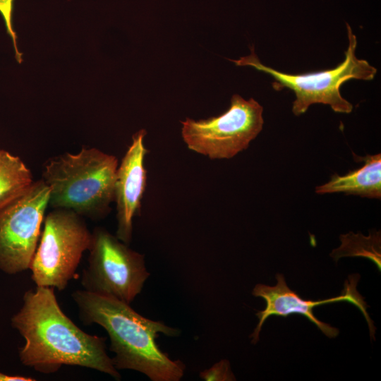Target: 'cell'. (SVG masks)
<instances>
[{"instance_id": "cell-9", "label": "cell", "mask_w": 381, "mask_h": 381, "mask_svg": "<svg viewBox=\"0 0 381 381\" xmlns=\"http://www.w3.org/2000/svg\"><path fill=\"white\" fill-rule=\"evenodd\" d=\"M276 279L277 284L274 286L258 284L253 289L252 294L255 297L263 298L266 303L265 309L255 314L258 318V322L250 336L253 344H255L259 341L262 327L269 317H287L291 314H298L307 318L326 337L330 339L335 338L339 335V330L318 320L313 314V308L326 303L341 301H347L359 309L368 322L370 338L375 339L376 328L367 311L369 306L356 289L360 280L358 274H353L348 277L339 296L315 301L303 299L296 292L292 291L286 284L282 274H277Z\"/></svg>"}, {"instance_id": "cell-10", "label": "cell", "mask_w": 381, "mask_h": 381, "mask_svg": "<svg viewBox=\"0 0 381 381\" xmlns=\"http://www.w3.org/2000/svg\"><path fill=\"white\" fill-rule=\"evenodd\" d=\"M147 134L140 129L132 136V142L118 166L114 186L116 209V237L129 245L133 235V219L140 214L141 201L147 186L145 158L148 152L144 144Z\"/></svg>"}, {"instance_id": "cell-13", "label": "cell", "mask_w": 381, "mask_h": 381, "mask_svg": "<svg viewBox=\"0 0 381 381\" xmlns=\"http://www.w3.org/2000/svg\"><path fill=\"white\" fill-rule=\"evenodd\" d=\"M340 241L341 246L330 253L335 261L342 257H363L373 261L380 271V231H370L368 236L351 231L341 235Z\"/></svg>"}, {"instance_id": "cell-3", "label": "cell", "mask_w": 381, "mask_h": 381, "mask_svg": "<svg viewBox=\"0 0 381 381\" xmlns=\"http://www.w3.org/2000/svg\"><path fill=\"white\" fill-rule=\"evenodd\" d=\"M118 166L116 156L95 147L49 158L41 179L49 188V206L92 220L104 218L114 201Z\"/></svg>"}, {"instance_id": "cell-6", "label": "cell", "mask_w": 381, "mask_h": 381, "mask_svg": "<svg viewBox=\"0 0 381 381\" xmlns=\"http://www.w3.org/2000/svg\"><path fill=\"white\" fill-rule=\"evenodd\" d=\"M88 250V265L80 280L83 290L130 304L150 276L144 255L103 227L92 232Z\"/></svg>"}, {"instance_id": "cell-11", "label": "cell", "mask_w": 381, "mask_h": 381, "mask_svg": "<svg viewBox=\"0 0 381 381\" xmlns=\"http://www.w3.org/2000/svg\"><path fill=\"white\" fill-rule=\"evenodd\" d=\"M363 165L343 176L334 174L330 180L315 187L318 194L343 193L369 198H381V155L355 156Z\"/></svg>"}, {"instance_id": "cell-8", "label": "cell", "mask_w": 381, "mask_h": 381, "mask_svg": "<svg viewBox=\"0 0 381 381\" xmlns=\"http://www.w3.org/2000/svg\"><path fill=\"white\" fill-rule=\"evenodd\" d=\"M49 199V188L40 179L0 209V270L3 272L16 274L30 270Z\"/></svg>"}, {"instance_id": "cell-7", "label": "cell", "mask_w": 381, "mask_h": 381, "mask_svg": "<svg viewBox=\"0 0 381 381\" xmlns=\"http://www.w3.org/2000/svg\"><path fill=\"white\" fill-rule=\"evenodd\" d=\"M263 108L253 98L231 97L229 109L217 116L181 121L188 148L211 159H230L246 150L262 129Z\"/></svg>"}, {"instance_id": "cell-15", "label": "cell", "mask_w": 381, "mask_h": 381, "mask_svg": "<svg viewBox=\"0 0 381 381\" xmlns=\"http://www.w3.org/2000/svg\"><path fill=\"white\" fill-rule=\"evenodd\" d=\"M13 8V0H0V13L4 18L7 33L11 36L13 47L15 49V56L19 64L22 63V53L19 52L17 46V35L12 25V12Z\"/></svg>"}, {"instance_id": "cell-16", "label": "cell", "mask_w": 381, "mask_h": 381, "mask_svg": "<svg viewBox=\"0 0 381 381\" xmlns=\"http://www.w3.org/2000/svg\"><path fill=\"white\" fill-rule=\"evenodd\" d=\"M32 377L23 375H11L0 372V381H35Z\"/></svg>"}, {"instance_id": "cell-1", "label": "cell", "mask_w": 381, "mask_h": 381, "mask_svg": "<svg viewBox=\"0 0 381 381\" xmlns=\"http://www.w3.org/2000/svg\"><path fill=\"white\" fill-rule=\"evenodd\" d=\"M11 323L25 340L18 357L25 366L44 374L63 365L80 366L121 379L106 350V339L78 327L61 310L54 289L37 286L23 296Z\"/></svg>"}, {"instance_id": "cell-5", "label": "cell", "mask_w": 381, "mask_h": 381, "mask_svg": "<svg viewBox=\"0 0 381 381\" xmlns=\"http://www.w3.org/2000/svg\"><path fill=\"white\" fill-rule=\"evenodd\" d=\"M30 270L36 286L64 290L74 277L92 232L84 218L67 209H53L45 215Z\"/></svg>"}, {"instance_id": "cell-4", "label": "cell", "mask_w": 381, "mask_h": 381, "mask_svg": "<svg viewBox=\"0 0 381 381\" xmlns=\"http://www.w3.org/2000/svg\"><path fill=\"white\" fill-rule=\"evenodd\" d=\"M346 28L349 43L345 57L334 68L302 74L281 72L262 64L253 47L250 48L249 55L231 61L238 66H251L271 75L274 79L273 87L277 90L285 87L292 90L296 96L292 105L295 116L304 114L313 104H327L336 113L349 114L353 105L341 96V85L351 79L371 80L377 73V68L368 61L356 56V36L348 23Z\"/></svg>"}, {"instance_id": "cell-12", "label": "cell", "mask_w": 381, "mask_h": 381, "mask_svg": "<svg viewBox=\"0 0 381 381\" xmlns=\"http://www.w3.org/2000/svg\"><path fill=\"white\" fill-rule=\"evenodd\" d=\"M34 181L20 157L0 149V209L25 193Z\"/></svg>"}, {"instance_id": "cell-14", "label": "cell", "mask_w": 381, "mask_h": 381, "mask_svg": "<svg viewBox=\"0 0 381 381\" xmlns=\"http://www.w3.org/2000/svg\"><path fill=\"white\" fill-rule=\"evenodd\" d=\"M201 379L205 381H234L236 377L231 370L230 362L221 360L209 369L200 373Z\"/></svg>"}, {"instance_id": "cell-2", "label": "cell", "mask_w": 381, "mask_h": 381, "mask_svg": "<svg viewBox=\"0 0 381 381\" xmlns=\"http://www.w3.org/2000/svg\"><path fill=\"white\" fill-rule=\"evenodd\" d=\"M71 297L85 325L103 327L110 340L114 367L143 373L152 381H179L185 365L173 361L159 347V333L175 337L179 330L154 321L135 312L130 304L97 295L83 289L75 291Z\"/></svg>"}]
</instances>
